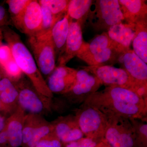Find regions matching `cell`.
<instances>
[{"label":"cell","instance_id":"6da1fadb","mask_svg":"<svg viewBox=\"0 0 147 147\" xmlns=\"http://www.w3.org/2000/svg\"><path fill=\"white\" fill-rule=\"evenodd\" d=\"M147 100L131 90L108 86L87 98L85 104L96 108L108 118H147Z\"/></svg>","mask_w":147,"mask_h":147},{"label":"cell","instance_id":"7a4b0ae2","mask_svg":"<svg viewBox=\"0 0 147 147\" xmlns=\"http://www.w3.org/2000/svg\"><path fill=\"white\" fill-rule=\"evenodd\" d=\"M5 37L14 60L23 73L28 78L35 89L42 96L52 99L53 94L48 88L46 81L28 49L13 32H7Z\"/></svg>","mask_w":147,"mask_h":147},{"label":"cell","instance_id":"3957f363","mask_svg":"<svg viewBox=\"0 0 147 147\" xmlns=\"http://www.w3.org/2000/svg\"><path fill=\"white\" fill-rule=\"evenodd\" d=\"M121 54L112 45L107 32L95 36L90 41H84L76 57L88 66L112 65L119 62Z\"/></svg>","mask_w":147,"mask_h":147},{"label":"cell","instance_id":"277c9868","mask_svg":"<svg viewBox=\"0 0 147 147\" xmlns=\"http://www.w3.org/2000/svg\"><path fill=\"white\" fill-rule=\"evenodd\" d=\"M87 21L96 32H106L111 27L124 20L119 0L94 1Z\"/></svg>","mask_w":147,"mask_h":147},{"label":"cell","instance_id":"5b68a950","mask_svg":"<svg viewBox=\"0 0 147 147\" xmlns=\"http://www.w3.org/2000/svg\"><path fill=\"white\" fill-rule=\"evenodd\" d=\"M75 116L85 137L99 142L104 139L110 122L108 118L103 113L83 103Z\"/></svg>","mask_w":147,"mask_h":147},{"label":"cell","instance_id":"8992f818","mask_svg":"<svg viewBox=\"0 0 147 147\" xmlns=\"http://www.w3.org/2000/svg\"><path fill=\"white\" fill-rule=\"evenodd\" d=\"M29 42L38 67L42 76H48L56 67V55L50 31L29 36Z\"/></svg>","mask_w":147,"mask_h":147},{"label":"cell","instance_id":"52a82bcc","mask_svg":"<svg viewBox=\"0 0 147 147\" xmlns=\"http://www.w3.org/2000/svg\"><path fill=\"white\" fill-rule=\"evenodd\" d=\"M81 68L95 76L102 85L124 88L139 95L137 87L123 68H117L112 65L83 66Z\"/></svg>","mask_w":147,"mask_h":147},{"label":"cell","instance_id":"ba28073f","mask_svg":"<svg viewBox=\"0 0 147 147\" xmlns=\"http://www.w3.org/2000/svg\"><path fill=\"white\" fill-rule=\"evenodd\" d=\"M15 85L18 93V105L30 114L40 115L51 110L52 99L46 98L38 93L31 84L23 80Z\"/></svg>","mask_w":147,"mask_h":147},{"label":"cell","instance_id":"9c48e42d","mask_svg":"<svg viewBox=\"0 0 147 147\" xmlns=\"http://www.w3.org/2000/svg\"><path fill=\"white\" fill-rule=\"evenodd\" d=\"M101 86V82L95 76L82 68L77 70L75 85L63 96L71 104L83 103L91 95L98 91Z\"/></svg>","mask_w":147,"mask_h":147},{"label":"cell","instance_id":"30bf717a","mask_svg":"<svg viewBox=\"0 0 147 147\" xmlns=\"http://www.w3.org/2000/svg\"><path fill=\"white\" fill-rule=\"evenodd\" d=\"M119 62L128 74L138 90V94L147 99V65L131 49L122 54Z\"/></svg>","mask_w":147,"mask_h":147},{"label":"cell","instance_id":"8fae6325","mask_svg":"<svg viewBox=\"0 0 147 147\" xmlns=\"http://www.w3.org/2000/svg\"><path fill=\"white\" fill-rule=\"evenodd\" d=\"M13 20L17 28L29 36L39 34L42 27V12L38 1H30L21 15Z\"/></svg>","mask_w":147,"mask_h":147},{"label":"cell","instance_id":"7c38bea8","mask_svg":"<svg viewBox=\"0 0 147 147\" xmlns=\"http://www.w3.org/2000/svg\"><path fill=\"white\" fill-rule=\"evenodd\" d=\"M77 69L66 65H58L48 76L46 82L52 93L64 94L69 92L76 82Z\"/></svg>","mask_w":147,"mask_h":147},{"label":"cell","instance_id":"4fadbf2b","mask_svg":"<svg viewBox=\"0 0 147 147\" xmlns=\"http://www.w3.org/2000/svg\"><path fill=\"white\" fill-rule=\"evenodd\" d=\"M84 42L82 27L77 21L72 20L69 25L64 49L58 57V65H66L76 57Z\"/></svg>","mask_w":147,"mask_h":147},{"label":"cell","instance_id":"5bb4252c","mask_svg":"<svg viewBox=\"0 0 147 147\" xmlns=\"http://www.w3.org/2000/svg\"><path fill=\"white\" fill-rule=\"evenodd\" d=\"M53 123L54 132L63 144L76 141L84 137L76 116L61 117Z\"/></svg>","mask_w":147,"mask_h":147},{"label":"cell","instance_id":"9a60e30c","mask_svg":"<svg viewBox=\"0 0 147 147\" xmlns=\"http://www.w3.org/2000/svg\"><path fill=\"white\" fill-rule=\"evenodd\" d=\"M112 45L120 54L130 50L134 36V27L121 23L114 25L107 31Z\"/></svg>","mask_w":147,"mask_h":147},{"label":"cell","instance_id":"2e32d148","mask_svg":"<svg viewBox=\"0 0 147 147\" xmlns=\"http://www.w3.org/2000/svg\"><path fill=\"white\" fill-rule=\"evenodd\" d=\"M126 24L135 25L147 21V5L144 0H119Z\"/></svg>","mask_w":147,"mask_h":147},{"label":"cell","instance_id":"e0dca14e","mask_svg":"<svg viewBox=\"0 0 147 147\" xmlns=\"http://www.w3.org/2000/svg\"><path fill=\"white\" fill-rule=\"evenodd\" d=\"M26 112L18 105L6 120L5 128L9 136V147H18L22 145L24 121Z\"/></svg>","mask_w":147,"mask_h":147},{"label":"cell","instance_id":"ac0fdd59","mask_svg":"<svg viewBox=\"0 0 147 147\" xmlns=\"http://www.w3.org/2000/svg\"><path fill=\"white\" fill-rule=\"evenodd\" d=\"M71 21L72 20L67 13L55 23L50 30L56 57H59L64 49L69 25Z\"/></svg>","mask_w":147,"mask_h":147},{"label":"cell","instance_id":"d6986e66","mask_svg":"<svg viewBox=\"0 0 147 147\" xmlns=\"http://www.w3.org/2000/svg\"><path fill=\"white\" fill-rule=\"evenodd\" d=\"M18 93L15 84L8 78L0 80V98L6 112L13 113L18 106Z\"/></svg>","mask_w":147,"mask_h":147},{"label":"cell","instance_id":"ffe728a7","mask_svg":"<svg viewBox=\"0 0 147 147\" xmlns=\"http://www.w3.org/2000/svg\"><path fill=\"white\" fill-rule=\"evenodd\" d=\"M94 1L69 0L67 13L72 21L80 24L82 30L86 23Z\"/></svg>","mask_w":147,"mask_h":147},{"label":"cell","instance_id":"44dd1931","mask_svg":"<svg viewBox=\"0 0 147 147\" xmlns=\"http://www.w3.org/2000/svg\"><path fill=\"white\" fill-rule=\"evenodd\" d=\"M133 51L145 63H147V21L134 26V36L132 40Z\"/></svg>","mask_w":147,"mask_h":147},{"label":"cell","instance_id":"7402d4cb","mask_svg":"<svg viewBox=\"0 0 147 147\" xmlns=\"http://www.w3.org/2000/svg\"><path fill=\"white\" fill-rule=\"evenodd\" d=\"M45 120L40 115L30 113L26 115L24 121L22 145L26 146L30 140L37 129Z\"/></svg>","mask_w":147,"mask_h":147},{"label":"cell","instance_id":"603a6c76","mask_svg":"<svg viewBox=\"0 0 147 147\" xmlns=\"http://www.w3.org/2000/svg\"><path fill=\"white\" fill-rule=\"evenodd\" d=\"M40 4L47 7L58 20L67 13L69 0H40Z\"/></svg>","mask_w":147,"mask_h":147},{"label":"cell","instance_id":"cb8c5ba5","mask_svg":"<svg viewBox=\"0 0 147 147\" xmlns=\"http://www.w3.org/2000/svg\"><path fill=\"white\" fill-rule=\"evenodd\" d=\"M108 119L110 123L105 132L104 139L113 147H127L121 138L115 119L113 117Z\"/></svg>","mask_w":147,"mask_h":147},{"label":"cell","instance_id":"d4e9b609","mask_svg":"<svg viewBox=\"0 0 147 147\" xmlns=\"http://www.w3.org/2000/svg\"><path fill=\"white\" fill-rule=\"evenodd\" d=\"M54 132L53 123L44 121L37 129L32 137L30 140L26 145V147H34L39 141L48 134Z\"/></svg>","mask_w":147,"mask_h":147},{"label":"cell","instance_id":"484cf974","mask_svg":"<svg viewBox=\"0 0 147 147\" xmlns=\"http://www.w3.org/2000/svg\"><path fill=\"white\" fill-rule=\"evenodd\" d=\"M40 5L42 12V24L41 30L38 34H44L50 32L55 23L59 20L52 14L47 7Z\"/></svg>","mask_w":147,"mask_h":147},{"label":"cell","instance_id":"4316f807","mask_svg":"<svg viewBox=\"0 0 147 147\" xmlns=\"http://www.w3.org/2000/svg\"><path fill=\"white\" fill-rule=\"evenodd\" d=\"M2 68L11 81L17 82L21 79L23 72L13 58L4 65Z\"/></svg>","mask_w":147,"mask_h":147},{"label":"cell","instance_id":"83f0119b","mask_svg":"<svg viewBox=\"0 0 147 147\" xmlns=\"http://www.w3.org/2000/svg\"><path fill=\"white\" fill-rule=\"evenodd\" d=\"M30 0H8L6 1L13 20L21 15Z\"/></svg>","mask_w":147,"mask_h":147},{"label":"cell","instance_id":"f1b7e54d","mask_svg":"<svg viewBox=\"0 0 147 147\" xmlns=\"http://www.w3.org/2000/svg\"><path fill=\"white\" fill-rule=\"evenodd\" d=\"M62 143L55 132L48 134L41 139L34 147H62Z\"/></svg>","mask_w":147,"mask_h":147},{"label":"cell","instance_id":"f546056e","mask_svg":"<svg viewBox=\"0 0 147 147\" xmlns=\"http://www.w3.org/2000/svg\"><path fill=\"white\" fill-rule=\"evenodd\" d=\"M100 142L84 137L76 141L64 144L65 147H96Z\"/></svg>","mask_w":147,"mask_h":147},{"label":"cell","instance_id":"4dcf8cb0","mask_svg":"<svg viewBox=\"0 0 147 147\" xmlns=\"http://www.w3.org/2000/svg\"><path fill=\"white\" fill-rule=\"evenodd\" d=\"M13 58L11 50L9 45L0 46V65L2 67Z\"/></svg>","mask_w":147,"mask_h":147},{"label":"cell","instance_id":"1f68e13d","mask_svg":"<svg viewBox=\"0 0 147 147\" xmlns=\"http://www.w3.org/2000/svg\"><path fill=\"white\" fill-rule=\"evenodd\" d=\"M9 147V136L5 127L4 128L0 131V147Z\"/></svg>","mask_w":147,"mask_h":147},{"label":"cell","instance_id":"d6a6232c","mask_svg":"<svg viewBox=\"0 0 147 147\" xmlns=\"http://www.w3.org/2000/svg\"><path fill=\"white\" fill-rule=\"evenodd\" d=\"M7 13L5 8L0 5V26L4 25L7 21Z\"/></svg>","mask_w":147,"mask_h":147},{"label":"cell","instance_id":"836d02e7","mask_svg":"<svg viewBox=\"0 0 147 147\" xmlns=\"http://www.w3.org/2000/svg\"><path fill=\"white\" fill-rule=\"evenodd\" d=\"M96 147H113L108 143L105 139H103Z\"/></svg>","mask_w":147,"mask_h":147},{"label":"cell","instance_id":"e575fe53","mask_svg":"<svg viewBox=\"0 0 147 147\" xmlns=\"http://www.w3.org/2000/svg\"><path fill=\"white\" fill-rule=\"evenodd\" d=\"M6 120L4 117L0 114V131H2L5 125Z\"/></svg>","mask_w":147,"mask_h":147},{"label":"cell","instance_id":"d590c367","mask_svg":"<svg viewBox=\"0 0 147 147\" xmlns=\"http://www.w3.org/2000/svg\"><path fill=\"white\" fill-rule=\"evenodd\" d=\"M0 111L1 112H3L5 113H6V110L4 106L3 105L2 102L1 101V98H0Z\"/></svg>","mask_w":147,"mask_h":147},{"label":"cell","instance_id":"8d00e7d4","mask_svg":"<svg viewBox=\"0 0 147 147\" xmlns=\"http://www.w3.org/2000/svg\"><path fill=\"white\" fill-rule=\"evenodd\" d=\"M1 43V32L0 31V44Z\"/></svg>","mask_w":147,"mask_h":147},{"label":"cell","instance_id":"74e56055","mask_svg":"<svg viewBox=\"0 0 147 147\" xmlns=\"http://www.w3.org/2000/svg\"><path fill=\"white\" fill-rule=\"evenodd\" d=\"M1 79V73H0V80Z\"/></svg>","mask_w":147,"mask_h":147}]
</instances>
